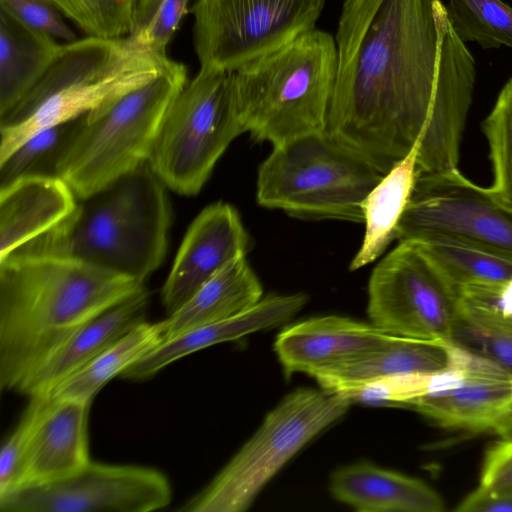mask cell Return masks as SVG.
<instances>
[{"mask_svg": "<svg viewBox=\"0 0 512 512\" xmlns=\"http://www.w3.org/2000/svg\"><path fill=\"white\" fill-rule=\"evenodd\" d=\"M479 486L492 495L512 498V438H502L488 447Z\"/></svg>", "mask_w": 512, "mask_h": 512, "instance_id": "37", "label": "cell"}, {"mask_svg": "<svg viewBox=\"0 0 512 512\" xmlns=\"http://www.w3.org/2000/svg\"><path fill=\"white\" fill-rule=\"evenodd\" d=\"M459 512H512V498L492 495L480 486L455 508Z\"/></svg>", "mask_w": 512, "mask_h": 512, "instance_id": "38", "label": "cell"}, {"mask_svg": "<svg viewBox=\"0 0 512 512\" xmlns=\"http://www.w3.org/2000/svg\"><path fill=\"white\" fill-rule=\"evenodd\" d=\"M336 69L335 38L315 28L229 72L245 133L273 147L324 132Z\"/></svg>", "mask_w": 512, "mask_h": 512, "instance_id": "5", "label": "cell"}, {"mask_svg": "<svg viewBox=\"0 0 512 512\" xmlns=\"http://www.w3.org/2000/svg\"><path fill=\"white\" fill-rule=\"evenodd\" d=\"M493 169L491 189L512 202V78L509 79L482 123Z\"/></svg>", "mask_w": 512, "mask_h": 512, "instance_id": "31", "label": "cell"}, {"mask_svg": "<svg viewBox=\"0 0 512 512\" xmlns=\"http://www.w3.org/2000/svg\"><path fill=\"white\" fill-rule=\"evenodd\" d=\"M418 148L416 146L396 163L365 198L362 204L365 233L350 263V270H358L372 263L396 240L399 221L419 174L416 161Z\"/></svg>", "mask_w": 512, "mask_h": 512, "instance_id": "24", "label": "cell"}, {"mask_svg": "<svg viewBox=\"0 0 512 512\" xmlns=\"http://www.w3.org/2000/svg\"><path fill=\"white\" fill-rule=\"evenodd\" d=\"M447 234L512 256V202L483 188L458 169L419 173L399 221L396 240Z\"/></svg>", "mask_w": 512, "mask_h": 512, "instance_id": "12", "label": "cell"}, {"mask_svg": "<svg viewBox=\"0 0 512 512\" xmlns=\"http://www.w3.org/2000/svg\"><path fill=\"white\" fill-rule=\"evenodd\" d=\"M189 0H136L127 35L133 41L167 56V45L187 13Z\"/></svg>", "mask_w": 512, "mask_h": 512, "instance_id": "33", "label": "cell"}, {"mask_svg": "<svg viewBox=\"0 0 512 512\" xmlns=\"http://www.w3.org/2000/svg\"><path fill=\"white\" fill-rule=\"evenodd\" d=\"M242 133L230 73L200 68L169 106L148 163L166 187L195 195Z\"/></svg>", "mask_w": 512, "mask_h": 512, "instance_id": "9", "label": "cell"}, {"mask_svg": "<svg viewBox=\"0 0 512 512\" xmlns=\"http://www.w3.org/2000/svg\"><path fill=\"white\" fill-rule=\"evenodd\" d=\"M59 44L0 10V117L7 114L46 70Z\"/></svg>", "mask_w": 512, "mask_h": 512, "instance_id": "25", "label": "cell"}, {"mask_svg": "<svg viewBox=\"0 0 512 512\" xmlns=\"http://www.w3.org/2000/svg\"><path fill=\"white\" fill-rule=\"evenodd\" d=\"M0 10L31 30L67 42L76 40L63 14L50 0H0Z\"/></svg>", "mask_w": 512, "mask_h": 512, "instance_id": "35", "label": "cell"}, {"mask_svg": "<svg viewBox=\"0 0 512 512\" xmlns=\"http://www.w3.org/2000/svg\"><path fill=\"white\" fill-rule=\"evenodd\" d=\"M187 82L186 66L172 60L156 78L85 115L59 168L77 198L148 162L164 116Z\"/></svg>", "mask_w": 512, "mask_h": 512, "instance_id": "7", "label": "cell"}, {"mask_svg": "<svg viewBox=\"0 0 512 512\" xmlns=\"http://www.w3.org/2000/svg\"><path fill=\"white\" fill-rule=\"evenodd\" d=\"M149 294L143 286L90 318L58 345L19 389L28 397L48 394L125 334L145 322Z\"/></svg>", "mask_w": 512, "mask_h": 512, "instance_id": "17", "label": "cell"}, {"mask_svg": "<svg viewBox=\"0 0 512 512\" xmlns=\"http://www.w3.org/2000/svg\"><path fill=\"white\" fill-rule=\"evenodd\" d=\"M171 486L160 471L91 460L59 479L0 494L1 512H149L169 505Z\"/></svg>", "mask_w": 512, "mask_h": 512, "instance_id": "13", "label": "cell"}, {"mask_svg": "<svg viewBox=\"0 0 512 512\" xmlns=\"http://www.w3.org/2000/svg\"><path fill=\"white\" fill-rule=\"evenodd\" d=\"M263 287L246 260L234 259L160 322L163 342L189 330L236 316L258 303Z\"/></svg>", "mask_w": 512, "mask_h": 512, "instance_id": "23", "label": "cell"}, {"mask_svg": "<svg viewBox=\"0 0 512 512\" xmlns=\"http://www.w3.org/2000/svg\"><path fill=\"white\" fill-rule=\"evenodd\" d=\"M326 0H196L200 68L231 72L316 28Z\"/></svg>", "mask_w": 512, "mask_h": 512, "instance_id": "10", "label": "cell"}, {"mask_svg": "<svg viewBox=\"0 0 512 512\" xmlns=\"http://www.w3.org/2000/svg\"><path fill=\"white\" fill-rule=\"evenodd\" d=\"M307 301L308 297L303 293L266 296L236 316L189 330L162 342L129 366L120 377L145 380L191 353L281 326L298 314Z\"/></svg>", "mask_w": 512, "mask_h": 512, "instance_id": "19", "label": "cell"}, {"mask_svg": "<svg viewBox=\"0 0 512 512\" xmlns=\"http://www.w3.org/2000/svg\"><path fill=\"white\" fill-rule=\"evenodd\" d=\"M352 401L341 392L298 388L264 418L253 436L182 512H242L314 437L342 418Z\"/></svg>", "mask_w": 512, "mask_h": 512, "instance_id": "8", "label": "cell"}, {"mask_svg": "<svg viewBox=\"0 0 512 512\" xmlns=\"http://www.w3.org/2000/svg\"><path fill=\"white\" fill-rule=\"evenodd\" d=\"M435 0H344L325 132L386 174L416 146L419 173L457 169L475 60Z\"/></svg>", "mask_w": 512, "mask_h": 512, "instance_id": "1", "label": "cell"}, {"mask_svg": "<svg viewBox=\"0 0 512 512\" xmlns=\"http://www.w3.org/2000/svg\"><path fill=\"white\" fill-rule=\"evenodd\" d=\"M455 35L483 49L512 48V7L502 0H449L445 6Z\"/></svg>", "mask_w": 512, "mask_h": 512, "instance_id": "29", "label": "cell"}, {"mask_svg": "<svg viewBox=\"0 0 512 512\" xmlns=\"http://www.w3.org/2000/svg\"><path fill=\"white\" fill-rule=\"evenodd\" d=\"M171 61L128 36L61 44L26 95L0 117V163L36 133L148 83Z\"/></svg>", "mask_w": 512, "mask_h": 512, "instance_id": "4", "label": "cell"}, {"mask_svg": "<svg viewBox=\"0 0 512 512\" xmlns=\"http://www.w3.org/2000/svg\"><path fill=\"white\" fill-rule=\"evenodd\" d=\"M250 247V236L232 205L216 202L204 208L189 226L162 287L167 314L231 261L246 256Z\"/></svg>", "mask_w": 512, "mask_h": 512, "instance_id": "15", "label": "cell"}, {"mask_svg": "<svg viewBox=\"0 0 512 512\" xmlns=\"http://www.w3.org/2000/svg\"><path fill=\"white\" fill-rule=\"evenodd\" d=\"M76 202L73 190L60 177H24L1 187L0 259L51 229Z\"/></svg>", "mask_w": 512, "mask_h": 512, "instance_id": "21", "label": "cell"}, {"mask_svg": "<svg viewBox=\"0 0 512 512\" xmlns=\"http://www.w3.org/2000/svg\"><path fill=\"white\" fill-rule=\"evenodd\" d=\"M440 384L411 408L441 427L512 438V376L452 342Z\"/></svg>", "mask_w": 512, "mask_h": 512, "instance_id": "14", "label": "cell"}, {"mask_svg": "<svg viewBox=\"0 0 512 512\" xmlns=\"http://www.w3.org/2000/svg\"><path fill=\"white\" fill-rule=\"evenodd\" d=\"M411 240L422 245L458 291L470 283L512 278V256L495 248L447 234Z\"/></svg>", "mask_w": 512, "mask_h": 512, "instance_id": "27", "label": "cell"}, {"mask_svg": "<svg viewBox=\"0 0 512 512\" xmlns=\"http://www.w3.org/2000/svg\"><path fill=\"white\" fill-rule=\"evenodd\" d=\"M458 309L459 319L475 328L512 335V278L462 286Z\"/></svg>", "mask_w": 512, "mask_h": 512, "instance_id": "30", "label": "cell"}, {"mask_svg": "<svg viewBox=\"0 0 512 512\" xmlns=\"http://www.w3.org/2000/svg\"><path fill=\"white\" fill-rule=\"evenodd\" d=\"M367 314L391 335L451 341L458 290L418 241H399L371 273Z\"/></svg>", "mask_w": 512, "mask_h": 512, "instance_id": "11", "label": "cell"}, {"mask_svg": "<svg viewBox=\"0 0 512 512\" xmlns=\"http://www.w3.org/2000/svg\"><path fill=\"white\" fill-rule=\"evenodd\" d=\"M390 337L371 323L328 315L282 330L274 348L287 375L303 372L314 377L366 355Z\"/></svg>", "mask_w": 512, "mask_h": 512, "instance_id": "16", "label": "cell"}, {"mask_svg": "<svg viewBox=\"0 0 512 512\" xmlns=\"http://www.w3.org/2000/svg\"><path fill=\"white\" fill-rule=\"evenodd\" d=\"M451 342L492 362L512 376V335L486 332L458 319Z\"/></svg>", "mask_w": 512, "mask_h": 512, "instance_id": "36", "label": "cell"}, {"mask_svg": "<svg viewBox=\"0 0 512 512\" xmlns=\"http://www.w3.org/2000/svg\"><path fill=\"white\" fill-rule=\"evenodd\" d=\"M85 115L46 128L20 145L0 163V188L24 177H59L61 161L80 130Z\"/></svg>", "mask_w": 512, "mask_h": 512, "instance_id": "28", "label": "cell"}, {"mask_svg": "<svg viewBox=\"0 0 512 512\" xmlns=\"http://www.w3.org/2000/svg\"><path fill=\"white\" fill-rule=\"evenodd\" d=\"M452 364V342L391 335L380 347L314 376L321 388L346 392L405 374L437 373Z\"/></svg>", "mask_w": 512, "mask_h": 512, "instance_id": "22", "label": "cell"}, {"mask_svg": "<svg viewBox=\"0 0 512 512\" xmlns=\"http://www.w3.org/2000/svg\"><path fill=\"white\" fill-rule=\"evenodd\" d=\"M144 283L72 258L0 259V387L18 392L45 358L93 316Z\"/></svg>", "mask_w": 512, "mask_h": 512, "instance_id": "2", "label": "cell"}, {"mask_svg": "<svg viewBox=\"0 0 512 512\" xmlns=\"http://www.w3.org/2000/svg\"><path fill=\"white\" fill-rule=\"evenodd\" d=\"M18 425L7 437L0 453V494L19 486L24 457L46 394L29 397Z\"/></svg>", "mask_w": 512, "mask_h": 512, "instance_id": "34", "label": "cell"}, {"mask_svg": "<svg viewBox=\"0 0 512 512\" xmlns=\"http://www.w3.org/2000/svg\"><path fill=\"white\" fill-rule=\"evenodd\" d=\"M385 174L325 131L273 146L260 164V206L291 217L363 223L362 204Z\"/></svg>", "mask_w": 512, "mask_h": 512, "instance_id": "6", "label": "cell"}, {"mask_svg": "<svg viewBox=\"0 0 512 512\" xmlns=\"http://www.w3.org/2000/svg\"><path fill=\"white\" fill-rule=\"evenodd\" d=\"M89 407L90 402L54 400L46 394L24 457L19 486L62 478L90 461Z\"/></svg>", "mask_w": 512, "mask_h": 512, "instance_id": "18", "label": "cell"}, {"mask_svg": "<svg viewBox=\"0 0 512 512\" xmlns=\"http://www.w3.org/2000/svg\"><path fill=\"white\" fill-rule=\"evenodd\" d=\"M163 342L159 323L139 324L79 370L58 383L48 395L54 400L90 402L115 376H120Z\"/></svg>", "mask_w": 512, "mask_h": 512, "instance_id": "26", "label": "cell"}, {"mask_svg": "<svg viewBox=\"0 0 512 512\" xmlns=\"http://www.w3.org/2000/svg\"><path fill=\"white\" fill-rule=\"evenodd\" d=\"M165 187L145 162L78 198L64 219L13 253L72 258L144 283L166 253Z\"/></svg>", "mask_w": 512, "mask_h": 512, "instance_id": "3", "label": "cell"}, {"mask_svg": "<svg viewBox=\"0 0 512 512\" xmlns=\"http://www.w3.org/2000/svg\"><path fill=\"white\" fill-rule=\"evenodd\" d=\"M87 36L120 38L129 34L136 0H50Z\"/></svg>", "mask_w": 512, "mask_h": 512, "instance_id": "32", "label": "cell"}, {"mask_svg": "<svg viewBox=\"0 0 512 512\" xmlns=\"http://www.w3.org/2000/svg\"><path fill=\"white\" fill-rule=\"evenodd\" d=\"M329 489L338 501L359 512H442L441 496L420 479L358 462L336 469Z\"/></svg>", "mask_w": 512, "mask_h": 512, "instance_id": "20", "label": "cell"}]
</instances>
